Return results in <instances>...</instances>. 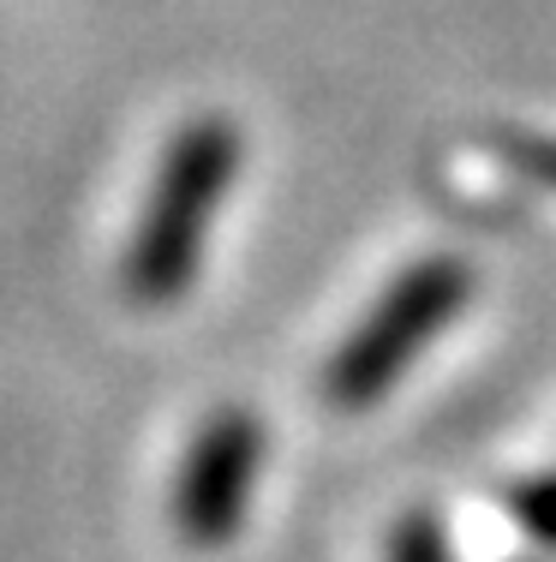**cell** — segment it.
Instances as JSON below:
<instances>
[{
  "instance_id": "cell-1",
  "label": "cell",
  "mask_w": 556,
  "mask_h": 562,
  "mask_svg": "<svg viewBox=\"0 0 556 562\" xmlns=\"http://www.w3.org/2000/svg\"><path fill=\"white\" fill-rule=\"evenodd\" d=\"M234 168H240V132L228 120H192L168 144L126 251V288L138 305H168L185 293L216 227V210L234 186Z\"/></svg>"
},
{
  "instance_id": "cell-2",
  "label": "cell",
  "mask_w": 556,
  "mask_h": 562,
  "mask_svg": "<svg viewBox=\"0 0 556 562\" xmlns=\"http://www.w3.org/2000/svg\"><path fill=\"white\" fill-rule=\"evenodd\" d=\"M467 293H473V270L461 258H449V251L413 263L407 276H395L389 288H383V300L365 312V324L336 347V359H329V378H324L329 407L360 413L371 401H383L407 378L419 347L461 317Z\"/></svg>"
},
{
  "instance_id": "cell-3",
  "label": "cell",
  "mask_w": 556,
  "mask_h": 562,
  "mask_svg": "<svg viewBox=\"0 0 556 562\" xmlns=\"http://www.w3.org/2000/svg\"><path fill=\"white\" fill-rule=\"evenodd\" d=\"M263 467V425L251 413H216L197 431L192 454L180 467V491H174V520L192 544H222L246 515V497L258 485Z\"/></svg>"
},
{
  "instance_id": "cell-4",
  "label": "cell",
  "mask_w": 556,
  "mask_h": 562,
  "mask_svg": "<svg viewBox=\"0 0 556 562\" xmlns=\"http://www.w3.org/2000/svg\"><path fill=\"white\" fill-rule=\"evenodd\" d=\"M395 562H449V539L431 515H407L395 532Z\"/></svg>"
},
{
  "instance_id": "cell-5",
  "label": "cell",
  "mask_w": 556,
  "mask_h": 562,
  "mask_svg": "<svg viewBox=\"0 0 556 562\" xmlns=\"http://www.w3.org/2000/svg\"><path fill=\"white\" fill-rule=\"evenodd\" d=\"M514 168H521L526 180H538V186L556 192V138H521L514 144Z\"/></svg>"
},
{
  "instance_id": "cell-6",
  "label": "cell",
  "mask_w": 556,
  "mask_h": 562,
  "mask_svg": "<svg viewBox=\"0 0 556 562\" xmlns=\"http://www.w3.org/2000/svg\"><path fill=\"white\" fill-rule=\"evenodd\" d=\"M514 508H521V520H526L533 532H545V539H556V479H545V485H526Z\"/></svg>"
}]
</instances>
